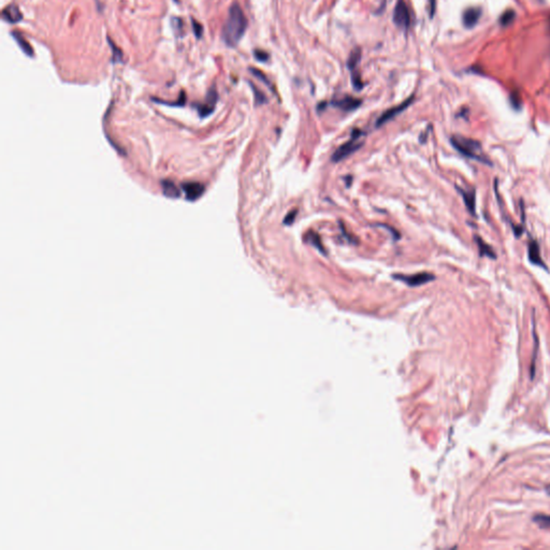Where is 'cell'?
Returning <instances> with one entry per match:
<instances>
[{
  "mask_svg": "<svg viewBox=\"0 0 550 550\" xmlns=\"http://www.w3.org/2000/svg\"><path fill=\"white\" fill-rule=\"evenodd\" d=\"M247 18L238 2H233L221 30V38L229 48H235L240 42L247 29Z\"/></svg>",
  "mask_w": 550,
  "mask_h": 550,
  "instance_id": "6da1fadb",
  "label": "cell"
},
{
  "mask_svg": "<svg viewBox=\"0 0 550 550\" xmlns=\"http://www.w3.org/2000/svg\"><path fill=\"white\" fill-rule=\"evenodd\" d=\"M450 142L453 144V147L458 150L460 154H462L463 156L477 160V162L482 163L488 165H491L490 159L488 158L487 155L484 153L481 144L473 139H469L461 136H454L450 138Z\"/></svg>",
  "mask_w": 550,
  "mask_h": 550,
  "instance_id": "7a4b0ae2",
  "label": "cell"
},
{
  "mask_svg": "<svg viewBox=\"0 0 550 550\" xmlns=\"http://www.w3.org/2000/svg\"><path fill=\"white\" fill-rule=\"evenodd\" d=\"M363 132H361L360 130H355L349 141H347L343 145H341V147L333 153V155H332L331 157L332 162L340 163L342 160H344L346 157L350 156L351 154H354L356 150L359 149L363 145V142H361L359 140Z\"/></svg>",
  "mask_w": 550,
  "mask_h": 550,
  "instance_id": "3957f363",
  "label": "cell"
},
{
  "mask_svg": "<svg viewBox=\"0 0 550 550\" xmlns=\"http://www.w3.org/2000/svg\"><path fill=\"white\" fill-rule=\"evenodd\" d=\"M393 23L396 24L399 28L406 30L411 24V15H409V10L407 4L404 0H398L396 7L393 10Z\"/></svg>",
  "mask_w": 550,
  "mask_h": 550,
  "instance_id": "277c9868",
  "label": "cell"
},
{
  "mask_svg": "<svg viewBox=\"0 0 550 550\" xmlns=\"http://www.w3.org/2000/svg\"><path fill=\"white\" fill-rule=\"evenodd\" d=\"M394 277L411 287H417L420 286V285L430 283L435 279L434 275L428 272H422L413 275H394Z\"/></svg>",
  "mask_w": 550,
  "mask_h": 550,
  "instance_id": "5b68a950",
  "label": "cell"
},
{
  "mask_svg": "<svg viewBox=\"0 0 550 550\" xmlns=\"http://www.w3.org/2000/svg\"><path fill=\"white\" fill-rule=\"evenodd\" d=\"M413 100H414V96L409 97L408 99H406L404 102L400 103V105H399V106L393 107V108H391V109H389V110H387L386 112H384V113L382 114V115L380 116V118L377 119L376 127L383 126L384 124L389 122V121H391L392 118H394L397 115H399V114L402 113L404 110H406V109L413 103Z\"/></svg>",
  "mask_w": 550,
  "mask_h": 550,
  "instance_id": "8992f818",
  "label": "cell"
},
{
  "mask_svg": "<svg viewBox=\"0 0 550 550\" xmlns=\"http://www.w3.org/2000/svg\"><path fill=\"white\" fill-rule=\"evenodd\" d=\"M528 256H529V260H530L532 264H535V266L547 270L546 264H545L543 258L541 257V250H539L538 243L535 240H533V238H531L530 242H529Z\"/></svg>",
  "mask_w": 550,
  "mask_h": 550,
  "instance_id": "52a82bcc",
  "label": "cell"
},
{
  "mask_svg": "<svg viewBox=\"0 0 550 550\" xmlns=\"http://www.w3.org/2000/svg\"><path fill=\"white\" fill-rule=\"evenodd\" d=\"M217 92L215 90V87H212L211 90L207 92V96H206V102L204 105H200L198 107V111L200 113V115L202 117H204L206 115H209L213 111H214V108L216 105V101H217Z\"/></svg>",
  "mask_w": 550,
  "mask_h": 550,
  "instance_id": "ba28073f",
  "label": "cell"
},
{
  "mask_svg": "<svg viewBox=\"0 0 550 550\" xmlns=\"http://www.w3.org/2000/svg\"><path fill=\"white\" fill-rule=\"evenodd\" d=\"M481 15L480 8H468L463 12L462 22L466 28H473L478 23Z\"/></svg>",
  "mask_w": 550,
  "mask_h": 550,
  "instance_id": "9c48e42d",
  "label": "cell"
},
{
  "mask_svg": "<svg viewBox=\"0 0 550 550\" xmlns=\"http://www.w3.org/2000/svg\"><path fill=\"white\" fill-rule=\"evenodd\" d=\"M361 103H362V101L360 99H357V98L344 97V98H342V99L331 102V105L341 109V110H343V111H348L349 112V111H354V110H356V109L359 108L361 106Z\"/></svg>",
  "mask_w": 550,
  "mask_h": 550,
  "instance_id": "30bf717a",
  "label": "cell"
},
{
  "mask_svg": "<svg viewBox=\"0 0 550 550\" xmlns=\"http://www.w3.org/2000/svg\"><path fill=\"white\" fill-rule=\"evenodd\" d=\"M2 18L4 20H7L8 23L15 24L19 22L23 18V14L20 12V10L15 4H10L2 10Z\"/></svg>",
  "mask_w": 550,
  "mask_h": 550,
  "instance_id": "8fae6325",
  "label": "cell"
},
{
  "mask_svg": "<svg viewBox=\"0 0 550 550\" xmlns=\"http://www.w3.org/2000/svg\"><path fill=\"white\" fill-rule=\"evenodd\" d=\"M457 189H458L460 195L462 196L466 209L469 210V212L471 213L472 215H475V206H476L475 190L474 189L473 190H465V189L460 188V187H457Z\"/></svg>",
  "mask_w": 550,
  "mask_h": 550,
  "instance_id": "7c38bea8",
  "label": "cell"
},
{
  "mask_svg": "<svg viewBox=\"0 0 550 550\" xmlns=\"http://www.w3.org/2000/svg\"><path fill=\"white\" fill-rule=\"evenodd\" d=\"M11 36H12V38L15 40V42H17L18 45L20 48V50L23 51L24 54H26L29 57L35 56V52L32 48V45L29 44L28 41L26 40L22 35H20L18 32H11Z\"/></svg>",
  "mask_w": 550,
  "mask_h": 550,
  "instance_id": "4fadbf2b",
  "label": "cell"
},
{
  "mask_svg": "<svg viewBox=\"0 0 550 550\" xmlns=\"http://www.w3.org/2000/svg\"><path fill=\"white\" fill-rule=\"evenodd\" d=\"M184 190H185V194H186V197H187V199L196 200L197 198H198V197L201 196L202 193H203L204 187L200 184L189 183V184L184 185Z\"/></svg>",
  "mask_w": 550,
  "mask_h": 550,
  "instance_id": "5bb4252c",
  "label": "cell"
},
{
  "mask_svg": "<svg viewBox=\"0 0 550 550\" xmlns=\"http://www.w3.org/2000/svg\"><path fill=\"white\" fill-rule=\"evenodd\" d=\"M475 241L477 243V246L479 248V253H480V256H487L489 258L492 259H495L496 255H495V252L494 251V248H492L489 244H487L484 240H482L481 238L479 237H476L475 238Z\"/></svg>",
  "mask_w": 550,
  "mask_h": 550,
  "instance_id": "9a60e30c",
  "label": "cell"
},
{
  "mask_svg": "<svg viewBox=\"0 0 550 550\" xmlns=\"http://www.w3.org/2000/svg\"><path fill=\"white\" fill-rule=\"evenodd\" d=\"M360 59H361V49L355 48L350 52L348 59H347V67H348V69L351 71L356 70L357 66L360 63Z\"/></svg>",
  "mask_w": 550,
  "mask_h": 550,
  "instance_id": "2e32d148",
  "label": "cell"
},
{
  "mask_svg": "<svg viewBox=\"0 0 550 550\" xmlns=\"http://www.w3.org/2000/svg\"><path fill=\"white\" fill-rule=\"evenodd\" d=\"M108 42H109V45H110V48L112 49V54H113L112 55V63L113 64L122 63L123 58H124L122 50L119 49L118 46H116L115 43H114V41H112L110 38H108Z\"/></svg>",
  "mask_w": 550,
  "mask_h": 550,
  "instance_id": "e0dca14e",
  "label": "cell"
},
{
  "mask_svg": "<svg viewBox=\"0 0 550 550\" xmlns=\"http://www.w3.org/2000/svg\"><path fill=\"white\" fill-rule=\"evenodd\" d=\"M516 18V13L513 10L510 9V10H506V11L501 15L500 18V25L502 27H506V26L511 25L513 20H515Z\"/></svg>",
  "mask_w": 550,
  "mask_h": 550,
  "instance_id": "ac0fdd59",
  "label": "cell"
},
{
  "mask_svg": "<svg viewBox=\"0 0 550 550\" xmlns=\"http://www.w3.org/2000/svg\"><path fill=\"white\" fill-rule=\"evenodd\" d=\"M163 190H164V194L165 196L171 197V198H175V197H179L178 188H176L175 185L173 183H171V182H168V181L163 182Z\"/></svg>",
  "mask_w": 550,
  "mask_h": 550,
  "instance_id": "d6986e66",
  "label": "cell"
},
{
  "mask_svg": "<svg viewBox=\"0 0 550 550\" xmlns=\"http://www.w3.org/2000/svg\"><path fill=\"white\" fill-rule=\"evenodd\" d=\"M533 521L536 522L541 528L550 529V516H548V515L538 513V515L533 517Z\"/></svg>",
  "mask_w": 550,
  "mask_h": 550,
  "instance_id": "ffe728a7",
  "label": "cell"
},
{
  "mask_svg": "<svg viewBox=\"0 0 550 550\" xmlns=\"http://www.w3.org/2000/svg\"><path fill=\"white\" fill-rule=\"evenodd\" d=\"M250 85H251L252 90H253V92H254V97H255V103H256V106L263 105V103H266V102H267V98H266V96L263 95V92L259 91L255 85L252 84V83H250Z\"/></svg>",
  "mask_w": 550,
  "mask_h": 550,
  "instance_id": "44dd1931",
  "label": "cell"
},
{
  "mask_svg": "<svg viewBox=\"0 0 550 550\" xmlns=\"http://www.w3.org/2000/svg\"><path fill=\"white\" fill-rule=\"evenodd\" d=\"M171 25H172V28L174 30V33L176 35H181L183 33V28H184V23L183 20L179 18H171Z\"/></svg>",
  "mask_w": 550,
  "mask_h": 550,
  "instance_id": "7402d4cb",
  "label": "cell"
},
{
  "mask_svg": "<svg viewBox=\"0 0 550 550\" xmlns=\"http://www.w3.org/2000/svg\"><path fill=\"white\" fill-rule=\"evenodd\" d=\"M351 82H352V85H354V88L357 91H360L365 86L363 84V82L360 79V75L355 73V72H352L351 73Z\"/></svg>",
  "mask_w": 550,
  "mask_h": 550,
  "instance_id": "603a6c76",
  "label": "cell"
},
{
  "mask_svg": "<svg viewBox=\"0 0 550 550\" xmlns=\"http://www.w3.org/2000/svg\"><path fill=\"white\" fill-rule=\"evenodd\" d=\"M191 24H193V29L196 35V38L200 39L202 37V34H203V27H202V25L197 22V20H195L194 18H191Z\"/></svg>",
  "mask_w": 550,
  "mask_h": 550,
  "instance_id": "cb8c5ba5",
  "label": "cell"
},
{
  "mask_svg": "<svg viewBox=\"0 0 550 550\" xmlns=\"http://www.w3.org/2000/svg\"><path fill=\"white\" fill-rule=\"evenodd\" d=\"M250 71H251V72H252V73H253L254 75H255L256 77H258V79H259V80L262 81V82L264 83V84L270 85L269 81L267 80V76H266V75H264V73H262V72H261L260 70H258V69H256V68H250Z\"/></svg>",
  "mask_w": 550,
  "mask_h": 550,
  "instance_id": "d4e9b609",
  "label": "cell"
},
{
  "mask_svg": "<svg viewBox=\"0 0 550 550\" xmlns=\"http://www.w3.org/2000/svg\"><path fill=\"white\" fill-rule=\"evenodd\" d=\"M254 55H255L256 59L259 60V61H267L269 59V57H270V55L267 53V52L259 51V50H256L255 52H254Z\"/></svg>",
  "mask_w": 550,
  "mask_h": 550,
  "instance_id": "484cf974",
  "label": "cell"
},
{
  "mask_svg": "<svg viewBox=\"0 0 550 550\" xmlns=\"http://www.w3.org/2000/svg\"><path fill=\"white\" fill-rule=\"evenodd\" d=\"M310 240H311L310 242H311V243H312V244H313V245H315L316 247H317L319 251H321V252H323V251H324L323 246H321V242H320V240H319V238H318V236H317V235H315V233H314V235H312V236H311V237H310Z\"/></svg>",
  "mask_w": 550,
  "mask_h": 550,
  "instance_id": "4316f807",
  "label": "cell"
},
{
  "mask_svg": "<svg viewBox=\"0 0 550 550\" xmlns=\"http://www.w3.org/2000/svg\"><path fill=\"white\" fill-rule=\"evenodd\" d=\"M511 103L512 106L515 108V109H520L521 107V100L519 99V95L518 94H512L511 96Z\"/></svg>",
  "mask_w": 550,
  "mask_h": 550,
  "instance_id": "83f0119b",
  "label": "cell"
},
{
  "mask_svg": "<svg viewBox=\"0 0 550 550\" xmlns=\"http://www.w3.org/2000/svg\"><path fill=\"white\" fill-rule=\"evenodd\" d=\"M435 10H437V0H429L430 18H433V15L435 14Z\"/></svg>",
  "mask_w": 550,
  "mask_h": 550,
  "instance_id": "f1b7e54d",
  "label": "cell"
},
{
  "mask_svg": "<svg viewBox=\"0 0 550 550\" xmlns=\"http://www.w3.org/2000/svg\"><path fill=\"white\" fill-rule=\"evenodd\" d=\"M295 215H297V211H293V212H292V213H289V214H288L286 217H285L284 224H286V225L293 224V221L294 220Z\"/></svg>",
  "mask_w": 550,
  "mask_h": 550,
  "instance_id": "f546056e",
  "label": "cell"
},
{
  "mask_svg": "<svg viewBox=\"0 0 550 550\" xmlns=\"http://www.w3.org/2000/svg\"><path fill=\"white\" fill-rule=\"evenodd\" d=\"M549 494H550V491H549Z\"/></svg>",
  "mask_w": 550,
  "mask_h": 550,
  "instance_id": "4dcf8cb0",
  "label": "cell"
}]
</instances>
